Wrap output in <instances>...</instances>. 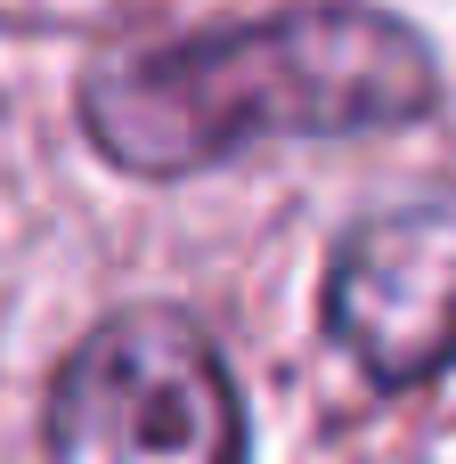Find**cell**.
I'll use <instances>...</instances> for the list:
<instances>
[{"mask_svg":"<svg viewBox=\"0 0 456 464\" xmlns=\"http://www.w3.org/2000/svg\"><path fill=\"white\" fill-rule=\"evenodd\" d=\"M49 464H253L245 392L188 310L98 318L41 408Z\"/></svg>","mask_w":456,"mask_h":464,"instance_id":"7a4b0ae2","label":"cell"},{"mask_svg":"<svg viewBox=\"0 0 456 464\" xmlns=\"http://www.w3.org/2000/svg\"><path fill=\"white\" fill-rule=\"evenodd\" d=\"M432 106V41L375 0H294L179 41L106 49L82 73V139L131 179L220 171L277 139L400 130Z\"/></svg>","mask_w":456,"mask_h":464,"instance_id":"6da1fadb","label":"cell"},{"mask_svg":"<svg viewBox=\"0 0 456 464\" xmlns=\"http://www.w3.org/2000/svg\"><path fill=\"white\" fill-rule=\"evenodd\" d=\"M326 343L375 383L416 392L456 367V188L367 212L318 285Z\"/></svg>","mask_w":456,"mask_h":464,"instance_id":"3957f363","label":"cell"}]
</instances>
